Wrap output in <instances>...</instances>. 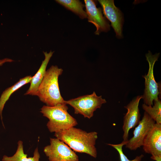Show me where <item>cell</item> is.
<instances>
[{
    "label": "cell",
    "instance_id": "cell-6",
    "mask_svg": "<svg viewBox=\"0 0 161 161\" xmlns=\"http://www.w3.org/2000/svg\"><path fill=\"white\" fill-rule=\"evenodd\" d=\"M50 144L44 152L49 161H79L78 155L66 144L57 138H50Z\"/></svg>",
    "mask_w": 161,
    "mask_h": 161
},
{
    "label": "cell",
    "instance_id": "cell-17",
    "mask_svg": "<svg viewBox=\"0 0 161 161\" xmlns=\"http://www.w3.org/2000/svg\"><path fill=\"white\" fill-rule=\"evenodd\" d=\"M127 141H123L121 143L117 144H108V145L111 146L114 148L118 152L120 161H141L144 155L142 154L139 156H137L132 160H129L127 157L124 154L123 151V147L125 145Z\"/></svg>",
    "mask_w": 161,
    "mask_h": 161
},
{
    "label": "cell",
    "instance_id": "cell-2",
    "mask_svg": "<svg viewBox=\"0 0 161 161\" xmlns=\"http://www.w3.org/2000/svg\"><path fill=\"white\" fill-rule=\"evenodd\" d=\"M63 71L57 66H52L46 71L38 87L36 96L47 106L66 103L61 95L58 82V77Z\"/></svg>",
    "mask_w": 161,
    "mask_h": 161
},
{
    "label": "cell",
    "instance_id": "cell-9",
    "mask_svg": "<svg viewBox=\"0 0 161 161\" xmlns=\"http://www.w3.org/2000/svg\"><path fill=\"white\" fill-rule=\"evenodd\" d=\"M105 16L111 22L116 36L119 38L122 36L123 18L121 12L114 5L113 0H99Z\"/></svg>",
    "mask_w": 161,
    "mask_h": 161
},
{
    "label": "cell",
    "instance_id": "cell-7",
    "mask_svg": "<svg viewBox=\"0 0 161 161\" xmlns=\"http://www.w3.org/2000/svg\"><path fill=\"white\" fill-rule=\"evenodd\" d=\"M142 146L145 153L151 155L152 160L161 161V124H154L145 138Z\"/></svg>",
    "mask_w": 161,
    "mask_h": 161
},
{
    "label": "cell",
    "instance_id": "cell-8",
    "mask_svg": "<svg viewBox=\"0 0 161 161\" xmlns=\"http://www.w3.org/2000/svg\"><path fill=\"white\" fill-rule=\"evenodd\" d=\"M155 123V121L145 112L142 120L134 129L133 136L127 141L126 148L131 150H136L142 146L145 138Z\"/></svg>",
    "mask_w": 161,
    "mask_h": 161
},
{
    "label": "cell",
    "instance_id": "cell-10",
    "mask_svg": "<svg viewBox=\"0 0 161 161\" xmlns=\"http://www.w3.org/2000/svg\"><path fill=\"white\" fill-rule=\"evenodd\" d=\"M88 21L96 27L95 34L99 35L102 32H106L110 30V25L103 16L100 8L96 7L95 2L92 0H84Z\"/></svg>",
    "mask_w": 161,
    "mask_h": 161
},
{
    "label": "cell",
    "instance_id": "cell-5",
    "mask_svg": "<svg viewBox=\"0 0 161 161\" xmlns=\"http://www.w3.org/2000/svg\"><path fill=\"white\" fill-rule=\"evenodd\" d=\"M159 55L160 53L153 55L150 51L145 55L149 68L147 74L143 76L145 79V89L142 96L144 104L148 106H153L154 101L159 98V85L155 79L153 69Z\"/></svg>",
    "mask_w": 161,
    "mask_h": 161
},
{
    "label": "cell",
    "instance_id": "cell-1",
    "mask_svg": "<svg viewBox=\"0 0 161 161\" xmlns=\"http://www.w3.org/2000/svg\"><path fill=\"white\" fill-rule=\"evenodd\" d=\"M56 137L64 143L74 151L85 153L96 158L97 151L95 146L97 139L95 131H86L74 127L55 133Z\"/></svg>",
    "mask_w": 161,
    "mask_h": 161
},
{
    "label": "cell",
    "instance_id": "cell-14",
    "mask_svg": "<svg viewBox=\"0 0 161 161\" xmlns=\"http://www.w3.org/2000/svg\"><path fill=\"white\" fill-rule=\"evenodd\" d=\"M27 155L24 153V151L23 143L21 140L18 142V146L15 154L12 156L8 157L6 155L3 156L2 161H39L40 156L38 148L35 149L33 157H27Z\"/></svg>",
    "mask_w": 161,
    "mask_h": 161
},
{
    "label": "cell",
    "instance_id": "cell-18",
    "mask_svg": "<svg viewBox=\"0 0 161 161\" xmlns=\"http://www.w3.org/2000/svg\"><path fill=\"white\" fill-rule=\"evenodd\" d=\"M13 61L11 59L9 58H5L0 60V66H2L4 64L7 62H11Z\"/></svg>",
    "mask_w": 161,
    "mask_h": 161
},
{
    "label": "cell",
    "instance_id": "cell-15",
    "mask_svg": "<svg viewBox=\"0 0 161 161\" xmlns=\"http://www.w3.org/2000/svg\"><path fill=\"white\" fill-rule=\"evenodd\" d=\"M58 3L78 15L81 19L87 18L84 5L78 0H56Z\"/></svg>",
    "mask_w": 161,
    "mask_h": 161
},
{
    "label": "cell",
    "instance_id": "cell-4",
    "mask_svg": "<svg viewBox=\"0 0 161 161\" xmlns=\"http://www.w3.org/2000/svg\"><path fill=\"white\" fill-rule=\"evenodd\" d=\"M106 102L105 99L103 98L101 96H97L95 92L90 95L65 100L66 105L69 104L73 108L75 114H81L88 119L92 117L94 112Z\"/></svg>",
    "mask_w": 161,
    "mask_h": 161
},
{
    "label": "cell",
    "instance_id": "cell-12",
    "mask_svg": "<svg viewBox=\"0 0 161 161\" xmlns=\"http://www.w3.org/2000/svg\"><path fill=\"white\" fill-rule=\"evenodd\" d=\"M54 52L51 51L49 53L47 52H43L45 56L44 59L42 61L37 72L33 76H32L30 82V87L24 95H36L38 87L45 75L47 65Z\"/></svg>",
    "mask_w": 161,
    "mask_h": 161
},
{
    "label": "cell",
    "instance_id": "cell-3",
    "mask_svg": "<svg viewBox=\"0 0 161 161\" xmlns=\"http://www.w3.org/2000/svg\"><path fill=\"white\" fill-rule=\"evenodd\" d=\"M66 103L53 106H43L40 112L49 120L47 126L49 131L55 133L67 129L78 124L74 118L68 112Z\"/></svg>",
    "mask_w": 161,
    "mask_h": 161
},
{
    "label": "cell",
    "instance_id": "cell-16",
    "mask_svg": "<svg viewBox=\"0 0 161 161\" xmlns=\"http://www.w3.org/2000/svg\"><path fill=\"white\" fill-rule=\"evenodd\" d=\"M154 104L148 106L142 105L143 109L155 121L156 123L161 124V101L160 98L154 101Z\"/></svg>",
    "mask_w": 161,
    "mask_h": 161
},
{
    "label": "cell",
    "instance_id": "cell-11",
    "mask_svg": "<svg viewBox=\"0 0 161 161\" xmlns=\"http://www.w3.org/2000/svg\"><path fill=\"white\" fill-rule=\"evenodd\" d=\"M142 98V95L138 96L125 107L127 112L123 118V138L124 141L128 140L130 130L137 125L140 121V114L138 106Z\"/></svg>",
    "mask_w": 161,
    "mask_h": 161
},
{
    "label": "cell",
    "instance_id": "cell-13",
    "mask_svg": "<svg viewBox=\"0 0 161 161\" xmlns=\"http://www.w3.org/2000/svg\"><path fill=\"white\" fill-rule=\"evenodd\" d=\"M32 78V76L28 75L20 79L13 85L5 90L1 94L0 97V116L3 124L2 112L6 102L14 92L23 86L30 83ZM3 125L4 126L3 124Z\"/></svg>",
    "mask_w": 161,
    "mask_h": 161
}]
</instances>
